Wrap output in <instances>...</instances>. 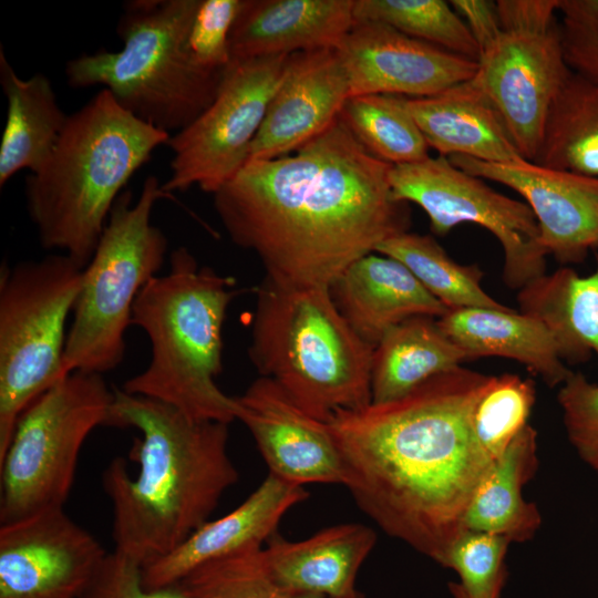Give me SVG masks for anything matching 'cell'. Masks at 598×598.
Here are the masks:
<instances>
[{
	"label": "cell",
	"instance_id": "f546056e",
	"mask_svg": "<svg viewBox=\"0 0 598 598\" xmlns=\"http://www.w3.org/2000/svg\"><path fill=\"white\" fill-rule=\"evenodd\" d=\"M375 252L403 264L448 310L509 309L484 291L483 271L477 265L456 262L430 235L405 231L384 240Z\"/></svg>",
	"mask_w": 598,
	"mask_h": 598
},
{
	"label": "cell",
	"instance_id": "60d3db41",
	"mask_svg": "<svg viewBox=\"0 0 598 598\" xmlns=\"http://www.w3.org/2000/svg\"><path fill=\"white\" fill-rule=\"evenodd\" d=\"M450 4L466 24L480 49L481 56L503 33L496 1L452 0Z\"/></svg>",
	"mask_w": 598,
	"mask_h": 598
},
{
	"label": "cell",
	"instance_id": "74e56055",
	"mask_svg": "<svg viewBox=\"0 0 598 598\" xmlns=\"http://www.w3.org/2000/svg\"><path fill=\"white\" fill-rule=\"evenodd\" d=\"M559 33L571 72L598 83V0H560Z\"/></svg>",
	"mask_w": 598,
	"mask_h": 598
},
{
	"label": "cell",
	"instance_id": "836d02e7",
	"mask_svg": "<svg viewBox=\"0 0 598 598\" xmlns=\"http://www.w3.org/2000/svg\"><path fill=\"white\" fill-rule=\"evenodd\" d=\"M535 384L505 373L491 379L474 411V430L485 451L496 461L529 424Z\"/></svg>",
	"mask_w": 598,
	"mask_h": 598
},
{
	"label": "cell",
	"instance_id": "3957f363",
	"mask_svg": "<svg viewBox=\"0 0 598 598\" xmlns=\"http://www.w3.org/2000/svg\"><path fill=\"white\" fill-rule=\"evenodd\" d=\"M109 425L135 427L140 464L132 477L122 457L104 470L113 506L115 551L142 568L174 550L208 520L238 481L228 455V425L188 417L159 401L114 389Z\"/></svg>",
	"mask_w": 598,
	"mask_h": 598
},
{
	"label": "cell",
	"instance_id": "f35d334b",
	"mask_svg": "<svg viewBox=\"0 0 598 598\" xmlns=\"http://www.w3.org/2000/svg\"><path fill=\"white\" fill-rule=\"evenodd\" d=\"M79 598H184L175 588L147 590L142 567L128 557L107 554L100 569Z\"/></svg>",
	"mask_w": 598,
	"mask_h": 598
},
{
	"label": "cell",
	"instance_id": "ab89813d",
	"mask_svg": "<svg viewBox=\"0 0 598 598\" xmlns=\"http://www.w3.org/2000/svg\"><path fill=\"white\" fill-rule=\"evenodd\" d=\"M560 0H498L497 13L504 32H546L558 25Z\"/></svg>",
	"mask_w": 598,
	"mask_h": 598
},
{
	"label": "cell",
	"instance_id": "6da1fadb",
	"mask_svg": "<svg viewBox=\"0 0 598 598\" xmlns=\"http://www.w3.org/2000/svg\"><path fill=\"white\" fill-rule=\"evenodd\" d=\"M393 165L371 155L339 117L293 153L249 161L214 196L231 241L277 285L329 288L355 260L408 231Z\"/></svg>",
	"mask_w": 598,
	"mask_h": 598
},
{
	"label": "cell",
	"instance_id": "5b68a950",
	"mask_svg": "<svg viewBox=\"0 0 598 598\" xmlns=\"http://www.w3.org/2000/svg\"><path fill=\"white\" fill-rule=\"evenodd\" d=\"M167 272L138 293L132 324L151 342V360L122 390L168 404L199 421L237 420L235 396L216 383L221 371L223 326L233 280L200 266L186 247L169 254Z\"/></svg>",
	"mask_w": 598,
	"mask_h": 598
},
{
	"label": "cell",
	"instance_id": "7402d4cb",
	"mask_svg": "<svg viewBox=\"0 0 598 598\" xmlns=\"http://www.w3.org/2000/svg\"><path fill=\"white\" fill-rule=\"evenodd\" d=\"M375 542L368 526L347 523L297 542L275 534L262 547V556L272 579L290 597H343L355 590L358 571Z\"/></svg>",
	"mask_w": 598,
	"mask_h": 598
},
{
	"label": "cell",
	"instance_id": "5bb4252c",
	"mask_svg": "<svg viewBox=\"0 0 598 598\" xmlns=\"http://www.w3.org/2000/svg\"><path fill=\"white\" fill-rule=\"evenodd\" d=\"M107 553L63 507L0 526V598H79Z\"/></svg>",
	"mask_w": 598,
	"mask_h": 598
},
{
	"label": "cell",
	"instance_id": "484cf974",
	"mask_svg": "<svg viewBox=\"0 0 598 598\" xmlns=\"http://www.w3.org/2000/svg\"><path fill=\"white\" fill-rule=\"evenodd\" d=\"M537 432L528 424L495 461L474 494L464 529L497 535L512 542L530 539L542 517L523 496L537 468Z\"/></svg>",
	"mask_w": 598,
	"mask_h": 598
},
{
	"label": "cell",
	"instance_id": "8992f818",
	"mask_svg": "<svg viewBox=\"0 0 598 598\" xmlns=\"http://www.w3.org/2000/svg\"><path fill=\"white\" fill-rule=\"evenodd\" d=\"M373 350L342 317L329 288L286 287L266 277L258 287L249 358L260 377L311 416L328 422L339 410L372 402Z\"/></svg>",
	"mask_w": 598,
	"mask_h": 598
},
{
	"label": "cell",
	"instance_id": "8fae6325",
	"mask_svg": "<svg viewBox=\"0 0 598 598\" xmlns=\"http://www.w3.org/2000/svg\"><path fill=\"white\" fill-rule=\"evenodd\" d=\"M389 181L395 199L414 203L426 213L435 235L445 236L456 226L472 223L496 237L504 254L503 280L511 289L519 290L546 274L548 252L526 203L497 193L485 179L442 155L393 165Z\"/></svg>",
	"mask_w": 598,
	"mask_h": 598
},
{
	"label": "cell",
	"instance_id": "8d00e7d4",
	"mask_svg": "<svg viewBox=\"0 0 598 598\" xmlns=\"http://www.w3.org/2000/svg\"><path fill=\"white\" fill-rule=\"evenodd\" d=\"M557 401L570 444L598 474V383L573 372L559 386Z\"/></svg>",
	"mask_w": 598,
	"mask_h": 598
},
{
	"label": "cell",
	"instance_id": "b9f144b4",
	"mask_svg": "<svg viewBox=\"0 0 598 598\" xmlns=\"http://www.w3.org/2000/svg\"><path fill=\"white\" fill-rule=\"evenodd\" d=\"M290 598H364V596L355 589L351 594L343 597H329V596H323V595L302 594V595L291 596Z\"/></svg>",
	"mask_w": 598,
	"mask_h": 598
},
{
	"label": "cell",
	"instance_id": "2e32d148",
	"mask_svg": "<svg viewBox=\"0 0 598 598\" xmlns=\"http://www.w3.org/2000/svg\"><path fill=\"white\" fill-rule=\"evenodd\" d=\"M350 96L426 97L472 79L477 62L379 22H355L337 48Z\"/></svg>",
	"mask_w": 598,
	"mask_h": 598
},
{
	"label": "cell",
	"instance_id": "ffe728a7",
	"mask_svg": "<svg viewBox=\"0 0 598 598\" xmlns=\"http://www.w3.org/2000/svg\"><path fill=\"white\" fill-rule=\"evenodd\" d=\"M354 0H247L229 38L231 63L338 48L355 23Z\"/></svg>",
	"mask_w": 598,
	"mask_h": 598
},
{
	"label": "cell",
	"instance_id": "7bdbcfd3",
	"mask_svg": "<svg viewBox=\"0 0 598 598\" xmlns=\"http://www.w3.org/2000/svg\"><path fill=\"white\" fill-rule=\"evenodd\" d=\"M596 250H597V254H598V247L596 248Z\"/></svg>",
	"mask_w": 598,
	"mask_h": 598
},
{
	"label": "cell",
	"instance_id": "ba28073f",
	"mask_svg": "<svg viewBox=\"0 0 598 598\" xmlns=\"http://www.w3.org/2000/svg\"><path fill=\"white\" fill-rule=\"evenodd\" d=\"M173 198L148 176L135 203L130 190L116 199L90 262L72 312L64 370L104 374L124 360L125 333L143 287L158 276L167 238L152 224L153 207Z\"/></svg>",
	"mask_w": 598,
	"mask_h": 598
},
{
	"label": "cell",
	"instance_id": "d590c367",
	"mask_svg": "<svg viewBox=\"0 0 598 598\" xmlns=\"http://www.w3.org/2000/svg\"><path fill=\"white\" fill-rule=\"evenodd\" d=\"M247 0H199L185 49L192 62L209 73H225L231 64L229 38Z\"/></svg>",
	"mask_w": 598,
	"mask_h": 598
},
{
	"label": "cell",
	"instance_id": "83f0119b",
	"mask_svg": "<svg viewBox=\"0 0 598 598\" xmlns=\"http://www.w3.org/2000/svg\"><path fill=\"white\" fill-rule=\"evenodd\" d=\"M592 274L581 277L561 267L530 281L517 293L519 312L543 321L565 362L598 357V254Z\"/></svg>",
	"mask_w": 598,
	"mask_h": 598
},
{
	"label": "cell",
	"instance_id": "7c38bea8",
	"mask_svg": "<svg viewBox=\"0 0 598 598\" xmlns=\"http://www.w3.org/2000/svg\"><path fill=\"white\" fill-rule=\"evenodd\" d=\"M289 55L231 63L209 106L171 135V175L164 192L198 186L215 194L249 162L252 142L278 87Z\"/></svg>",
	"mask_w": 598,
	"mask_h": 598
},
{
	"label": "cell",
	"instance_id": "d6986e66",
	"mask_svg": "<svg viewBox=\"0 0 598 598\" xmlns=\"http://www.w3.org/2000/svg\"><path fill=\"white\" fill-rule=\"evenodd\" d=\"M308 495L303 486L268 474L237 508L207 520L174 550L143 567V586L166 589L206 563L262 548L287 512Z\"/></svg>",
	"mask_w": 598,
	"mask_h": 598
},
{
	"label": "cell",
	"instance_id": "9c48e42d",
	"mask_svg": "<svg viewBox=\"0 0 598 598\" xmlns=\"http://www.w3.org/2000/svg\"><path fill=\"white\" fill-rule=\"evenodd\" d=\"M84 267L65 254L0 269V460L22 412L66 375V321Z\"/></svg>",
	"mask_w": 598,
	"mask_h": 598
},
{
	"label": "cell",
	"instance_id": "1f68e13d",
	"mask_svg": "<svg viewBox=\"0 0 598 598\" xmlns=\"http://www.w3.org/2000/svg\"><path fill=\"white\" fill-rule=\"evenodd\" d=\"M355 22H379L451 53L478 61L480 49L464 21L443 0H354Z\"/></svg>",
	"mask_w": 598,
	"mask_h": 598
},
{
	"label": "cell",
	"instance_id": "4fadbf2b",
	"mask_svg": "<svg viewBox=\"0 0 598 598\" xmlns=\"http://www.w3.org/2000/svg\"><path fill=\"white\" fill-rule=\"evenodd\" d=\"M559 23L546 32H504L472 78L504 123L522 157L534 162L550 106L570 75Z\"/></svg>",
	"mask_w": 598,
	"mask_h": 598
},
{
	"label": "cell",
	"instance_id": "4dcf8cb0",
	"mask_svg": "<svg viewBox=\"0 0 598 598\" xmlns=\"http://www.w3.org/2000/svg\"><path fill=\"white\" fill-rule=\"evenodd\" d=\"M340 118L355 140L382 162L400 165L430 156V147L404 96H350L342 107Z\"/></svg>",
	"mask_w": 598,
	"mask_h": 598
},
{
	"label": "cell",
	"instance_id": "44dd1931",
	"mask_svg": "<svg viewBox=\"0 0 598 598\" xmlns=\"http://www.w3.org/2000/svg\"><path fill=\"white\" fill-rule=\"evenodd\" d=\"M329 290L349 326L373 347L409 318L440 319L448 311L403 264L375 251L351 264Z\"/></svg>",
	"mask_w": 598,
	"mask_h": 598
},
{
	"label": "cell",
	"instance_id": "f1b7e54d",
	"mask_svg": "<svg viewBox=\"0 0 598 598\" xmlns=\"http://www.w3.org/2000/svg\"><path fill=\"white\" fill-rule=\"evenodd\" d=\"M533 163L598 178V83L570 73L550 106Z\"/></svg>",
	"mask_w": 598,
	"mask_h": 598
},
{
	"label": "cell",
	"instance_id": "d4e9b609",
	"mask_svg": "<svg viewBox=\"0 0 598 598\" xmlns=\"http://www.w3.org/2000/svg\"><path fill=\"white\" fill-rule=\"evenodd\" d=\"M0 84L7 120L0 143V186L22 169L35 172L58 142L69 115L42 73L21 79L0 49Z\"/></svg>",
	"mask_w": 598,
	"mask_h": 598
},
{
	"label": "cell",
	"instance_id": "e575fe53",
	"mask_svg": "<svg viewBox=\"0 0 598 598\" xmlns=\"http://www.w3.org/2000/svg\"><path fill=\"white\" fill-rule=\"evenodd\" d=\"M511 542L504 537L464 530L448 547L440 565L453 569L458 582L448 585L454 598H499L505 584V557Z\"/></svg>",
	"mask_w": 598,
	"mask_h": 598
},
{
	"label": "cell",
	"instance_id": "9a60e30c",
	"mask_svg": "<svg viewBox=\"0 0 598 598\" xmlns=\"http://www.w3.org/2000/svg\"><path fill=\"white\" fill-rule=\"evenodd\" d=\"M448 159L471 175L523 196L537 220L543 247L560 264H579L598 247V178L525 159L508 164L463 155Z\"/></svg>",
	"mask_w": 598,
	"mask_h": 598
},
{
	"label": "cell",
	"instance_id": "30bf717a",
	"mask_svg": "<svg viewBox=\"0 0 598 598\" xmlns=\"http://www.w3.org/2000/svg\"><path fill=\"white\" fill-rule=\"evenodd\" d=\"M114 398L102 374L74 371L22 412L0 460L1 525L63 507L81 448L109 425Z\"/></svg>",
	"mask_w": 598,
	"mask_h": 598
},
{
	"label": "cell",
	"instance_id": "7a4b0ae2",
	"mask_svg": "<svg viewBox=\"0 0 598 598\" xmlns=\"http://www.w3.org/2000/svg\"><path fill=\"white\" fill-rule=\"evenodd\" d=\"M489 379L460 365L402 398L339 410L327 422L359 508L437 564L465 530L468 505L495 463L474 430Z\"/></svg>",
	"mask_w": 598,
	"mask_h": 598
},
{
	"label": "cell",
	"instance_id": "d6a6232c",
	"mask_svg": "<svg viewBox=\"0 0 598 598\" xmlns=\"http://www.w3.org/2000/svg\"><path fill=\"white\" fill-rule=\"evenodd\" d=\"M172 587L184 598H290L272 579L262 548L206 563Z\"/></svg>",
	"mask_w": 598,
	"mask_h": 598
},
{
	"label": "cell",
	"instance_id": "4316f807",
	"mask_svg": "<svg viewBox=\"0 0 598 598\" xmlns=\"http://www.w3.org/2000/svg\"><path fill=\"white\" fill-rule=\"evenodd\" d=\"M466 361L439 320L416 316L389 330L374 347L371 365L373 403L396 400Z\"/></svg>",
	"mask_w": 598,
	"mask_h": 598
},
{
	"label": "cell",
	"instance_id": "ac0fdd59",
	"mask_svg": "<svg viewBox=\"0 0 598 598\" xmlns=\"http://www.w3.org/2000/svg\"><path fill=\"white\" fill-rule=\"evenodd\" d=\"M349 97L348 75L337 48L290 54L249 161L293 153L333 125Z\"/></svg>",
	"mask_w": 598,
	"mask_h": 598
},
{
	"label": "cell",
	"instance_id": "277c9868",
	"mask_svg": "<svg viewBox=\"0 0 598 598\" xmlns=\"http://www.w3.org/2000/svg\"><path fill=\"white\" fill-rule=\"evenodd\" d=\"M169 137L106 89L70 114L50 155L25 178L27 212L40 245L85 268L122 189Z\"/></svg>",
	"mask_w": 598,
	"mask_h": 598
},
{
	"label": "cell",
	"instance_id": "52a82bcc",
	"mask_svg": "<svg viewBox=\"0 0 598 598\" xmlns=\"http://www.w3.org/2000/svg\"><path fill=\"white\" fill-rule=\"evenodd\" d=\"M199 0H133L117 22L120 51L82 54L65 66L73 87L102 85L140 120L173 135L214 101L225 73L189 59L185 40Z\"/></svg>",
	"mask_w": 598,
	"mask_h": 598
},
{
	"label": "cell",
	"instance_id": "603a6c76",
	"mask_svg": "<svg viewBox=\"0 0 598 598\" xmlns=\"http://www.w3.org/2000/svg\"><path fill=\"white\" fill-rule=\"evenodd\" d=\"M405 103L429 147L439 155L501 164L524 161L499 115L472 79L432 96L405 97Z\"/></svg>",
	"mask_w": 598,
	"mask_h": 598
},
{
	"label": "cell",
	"instance_id": "cb8c5ba5",
	"mask_svg": "<svg viewBox=\"0 0 598 598\" xmlns=\"http://www.w3.org/2000/svg\"><path fill=\"white\" fill-rule=\"evenodd\" d=\"M439 320L442 330L464 352L466 361L503 357L524 364L549 388L560 386L573 373L558 343L539 319L514 309L448 310Z\"/></svg>",
	"mask_w": 598,
	"mask_h": 598
},
{
	"label": "cell",
	"instance_id": "e0dca14e",
	"mask_svg": "<svg viewBox=\"0 0 598 598\" xmlns=\"http://www.w3.org/2000/svg\"><path fill=\"white\" fill-rule=\"evenodd\" d=\"M235 398L237 420L255 439L269 474L300 486L347 485V467L327 422L308 414L265 377Z\"/></svg>",
	"mask_w": 598,
	"mask_h": 598
}]
</instances>
